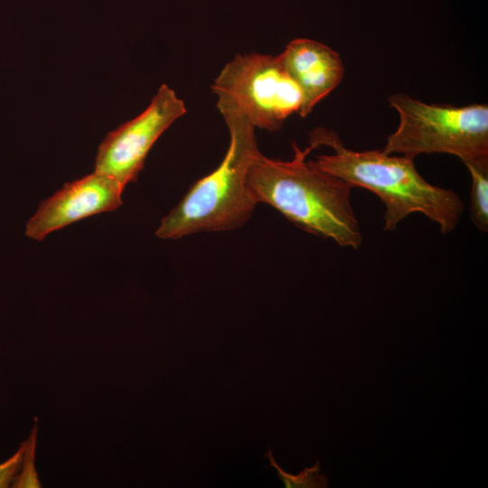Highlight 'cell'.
<instances>
[{
    "label": "cell",
    "instance_id": "7a4b0ae2",
    "mask_svg": "<svg viewBox=\"0 0 488 488\" xmlns=\"http://www.w3.org/2000/svg\"><path fill=\"white\" fill-rule=\"evenodd\" d=\"M310 144L333 151L313 160L320 169L380 199L385 206L384 230H395L401 221L415 212L437 223L444 234L457 226L465 203L453 190L427 182L417 171L414 159L383 150H352L337 133L324 127L310 134Z\"/></svg>",
    "mask_w": 488,
    "mask_h": 488
},
{
    "label": "cell",
    "instance_id": "9c48e42d",
    "mask_svg": "<svg viewBox=\"0 0 488 488\" xmlns=\"http://www.w3.org/2000/svg\"><path fill=\"white\" fill-rule=\"evenodd\" d=\"M471 175L470 220L474 227L488 230V160L465 164Z\"/></svg>",
    "mask_w": 488,
    "mask_h": 488
},
{
    "label": "cell",
    "instance_id": "8fae6325",
    "mask_svg": "<svg viewBox=\"0 0 488 488\" xmlns=\"http://www.w3.org/2000/svg\"><path fill=\"white\" fill-rule=\"evenodd\" d=\"M37 425L35 423L33 429L28 439L24 441V451L23 455L20 471L16 474L12 487H41L34 468V453L36 445Z\"/></svg>",
    "mask_w": 488,
    "mask_h": 488
},
{
    "label": "cell",
    "instance_id": "7c38bea8",
    "mask_svg": "<svg viewBox=\"0 0 488 488\" xmlns=\"http://www.w3.org/2000/svg\"><path fill=\"white\" fill-rule=\"evenodd\" d=\"M24 443L23 442L18 450L7 460L0 464V488L12 486V483L20 471Z\"/></svg>",
    "mask_w": 488,
    "mask_h": 488
},
{
    "label": "cell",
    "instance_id": "6da1fadb",
    "mask_svg": "<svg viewBox=\"0 0 488 488\" xmlns=\"http://www.w3.org/2000/svg\"><path fill=\"white\" fill-rule=\"evenodd\" d=\"M292 146L294 155L287 161L260 151L256 155L247 178L253 201L270 205L309 233L358 249L363 239L351 202L353 187L307 160L314 145Z\"/></svg>",
    "mask_w": 488,
    "mask_h": 488
},
{
    "label": "cell",
    "instance_id": "52a82bcc",
    "mask_svg": "<svg viewBox=\"0 0 488 488\" xmlns=\"http://www.w3.org/2000/svg\"><path fill=\"white\" fill-rule=\"evenodd\" d=\"M123 190L115 179L95 171L67 183L40 203L26 224L25 235L41 241L51 232L80 220L115 211L122 204Z\"/></svg>",
    "mask_w": 488,
    "mask_h": 488
},
{
    "label": "cell",
    "instance_id": "3957f363",
    "mask_svg": "<svg viewBox=\"0 0 488 488\" xmlns=\"http://www.w3.org/2000/svg\"><path fill=\"white\" fill-rule=\"evenodd\" d=\"M221 116L230 135L223 160L197 180L162 219L155 232L158 238L176 239L197 232L230 230L251 217L257 203L249 192L247 178L259 152L256 128L236 114Z\"/></svg>",
    "mask_w": 488,
    "mask_h": 488
},
{
    "label": "cell",
    "instance_id": "277c9868",
    "mask_svg": "<svg viewBox=\"0 0 488 488\" xmlns=\"http://www.w3.org/2000/svg\"><path fill=\"white\" fill-rule=\"evenodd\" d=\"M399 114L397 129L383 151L414 159L420 155L450 154L465 164L488 160V106L427 104L405 93L389 98Z\"/></svg>",
    "mask_w": 488,
    "mask_h": 488
},
{
    "label": "cell",
    "instance_id": "30bf717a",
    "mask_svg": "<svg viewBox=\"0 0 488 488\" xmlns=\"http://www.w3.org/2000/svg\"><path fill=\"white\" fill-rule=\"evenodd\" d=\"M270 466L277 473L278 478L286 488H326L328 479L324 474H320V464L318 461L312 467H305L298 474L285 472L276 462L271 449L266 455Z\"/></svg>",
    "mask_w": 488,
    "mask_h": 488
},
{
    "label": "cell",
    "instance_id": "5b68a950",
    "mask_svg": "<svg viewBox=\"0 0 488 488\" xmlns=\"http://www.w3.org/2000/svg\"><path fill=\"white\" fill-rule=\"evenodd\" d=\"M211 90L220 113L236 114L255 128L279 130L285 120L299 113L302 93L278 56L237 54L221 69Z\"/></svg>",
    "mask_w": 488,
    "mask_h": 488
},
{
    "label": "cell",
    "instance_id": "ba28073f",
    "mask_svg": "<svg viewBox=\"0 0 488 488\" xmlns=\"http://www.w3.org/2000/svg\"><path fill=\"white\" fill-rule=\"evenodd\" d=\"M277 56L301 90V117L310 114L339 85L344 74L339 53L312 39H294Z\"/></svg>",
    "mask_w": 488,
    "mask_h": 488
},
{
    "label": "cell",
    "instance_id": "8992f818",
    "mask_svg": "<svg viewBox=\"0 0 488 488\" xmlns=\"http://www.w3.org/2000/svg\"><path fill=\"white\" fill-rule=\"evenodd\" d=\"M186 111L174 90L161 85L143 112L106 136L98 149L95 172L115 179L124 188L135 182L154 144Z\"/></svg>",
    "mask_w": 488,
    "mask_h": 488
}]
</instances>
